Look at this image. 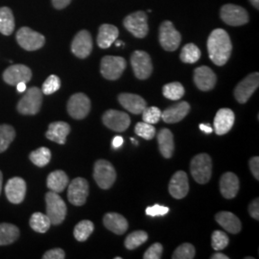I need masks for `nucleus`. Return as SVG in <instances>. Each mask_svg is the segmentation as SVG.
Instances as JSON below:
<instances>
[{
    "label": "nucleus",
    "mask_w": 259,
    "mask_h": 259,
    "mask_svg": "<svg viewBox=\"0 0 259 259\" xmlns=\"http://www.w3.org/2000/svg\"><path fill=\"white\" fill-rule=\"evenodd\" d=\"M207 51L213 64L226 65L231 57L232 45L229 34L223 29H215L207 39Z\"/></svg>",
    "instance_id": "nucleus-1"
},
{
    "label": "nucleus",
    "mask_w": 259,
    "mask_h": 259,
    "mask_svg": "<svg viewBox=\"0 0 259 259\" xmlns=\"http://www.w3.org/2000/svg\"><path fill=\"white\" fill-rule=\"evenodd\" d=\"M191 175L198 184L204 185L208 183L212 173V160L207 154H199L195 156L190 164Z\"/></svg>",
    "instance_id": "nucleus-2"
},
{
    "label": "nucleus",
    "mask_w": 259,
    "mask_h": 259,
    "mask_svg": "<svg viewBox=\"0 0 259 259\" xmlns=\"http://www.w3.org/2000/svg\"><path fill=\"white\" fill-rule=\"evenodd\" d=\"M47 215L52 225H60L64 222L67 212V207L60 195L49 191L46 195Z\"/></svg>",
    "instance_id": "nucleus-3"
},
{
    "label": "nucleus",
    "mask_w": 259,
    "mask_h": 259,
    "mask_svg": "<svg viewBox=\"0 0 259 259\" xmlns=\"http://www.w3.org/2000/svg\"><path fill=\"white\" fill-rule=\"evenodd\" d=\"M42 104V93L37 88L33 87L26 91L23 97L18 104V111L24 115H35L40 110Z\"/></svg>",
    "instance_id": "nucleus-4"
},
{
    "label": "nucleus",
    "mask_w": 259,
    "mask_h": 259,
    "mask_svg": "<svg viewBox=\"0 0 259 259\" xmlns=\"http://www.w3.org/2000/svg\"><path fill=\"white\" fill-rule=\"evenodd\" d=\"M93 177L100 188L109 189L115 182L116 172L111 162L105 159H99L94 164Z\"/></svg>",
    "instance_id": "nucleus-5"
},
{
    "label": "nucleus",
    "mask_w": 259,
    "mask_h": 259,
    "mask_svg": "<svg viewBox=\"0 0 259 259\" xmlns=\"http://www.w3.org/2000/svg\"><path fill=\"white\" fill-rule=\"evenodd\" d=\"M126 65V61L122 57L105 56L101 61L100 72L105 79L115 81L123 74Z\"/></svg>",
    "instance_id": "nucleus-6"
},
{
    "label": "nucleus",
    "mask_w": 259,
    "mask_h": 259,
    "mask_svg": "<svg viewBox=\"0 0 259 259\" xmlns=\"http://www.w3.org/2000/svg\"><path fill=\"white\" fill-rule=\"evenodd\" d=\"M19 47L27 51H36L46 44V37L29 27H21L16 35Z\"/></svg>",
    "instance_id": "nucleus-7"
},
{
    "label": "nucleus",
    "mask_w": 259,
    "mask_h": 259,
    "mask_svg": "<svg viewBox=\"0 0 259 259\" xmlns=\"http://www.w3.org/2000/svg\"><path fill=\"white\" fill-rule=\"evenodd\" d=\"M124 27L129 31L133 36L138 38H143L148 34V18L147 15L142 12H135L124 19Z\"/></svg>",
    "instance_id": "nucleus-8"
},
{
    "label": "nucleus",
    "mask_w": 259,
    "mask_h": 259,
    "mask_svg": "<svg viewBox=\"0 0 259 259\" xmlns=\"http://www.w3.org/2000/svg\"><path fill=\"white\" fill-rule=\"evenodd\" d=\"M159 42L166 51H175L181 44L182 36L171 21L165 20L161 23L158 32Z\"/></svg>",
    "instance_id": "nucleus-9"
},
{
    "label": "nucleus",
    "mask_w": 259,
    "mask_h": 259,
    "mask_svg": "<svg viewBox=\"0 0 259 259\" xmlns=\"http://www.w3.org/2000/svg\"><path fill=\"white\" fill-rule=\"evenodd\" d=\"M221 19L231 26H242L249 22V14L243 7L234 4H226L221 8Z\"/></svg>",
    "instance_id": "nucleus-10"
},
{
    "label": "nucleus",
    "mask_w": 259,
    "mask_h": 259,
    "mask_svg": "<svg viewBox=\"0 0 259 259\" xmlns=\"http://www.w3.org/2000/svg\"><path fill=\"white\" fill-rule=\"evenodd\" d=\"M131 64L136 77L139 80L148 79L153 72L151 57L144 51H135L131 57Z\"/></svg>",
    "instance_id": "nucleus-11"
},
{
    "label": "nucleus",
    "mask_w": 259,
    "mask_h": 259,
    "mask_svg": "<svg viewBox=\"0 0 259 259\" xmlns=\"http://www.w3.org/2000/svg\"><path fill=\"white\" fill-rule=\"evenodd\" d=\"M90 98L83 93H75L67 102V111L74 119H83L91 111Z\"/></svg>",
    "instance_id": "nucleus-12"
},
{
    "label": "nucleus",
    "mask_w": 259,
    "mask_h": 259,
    "mask_svg": "<svg viewBox=\"0 0 259 259\" xmlns=\"http://www.w3.org/2000/svg\"><path fill=\"white\" fill-rule=\"evenodd\" d=\"M259 85V74L257 72L247 76L238 83L234 90L235 99L239 103L248 102L250 96L257 90Z\"/></svg>",
    "instance_id": "nucleus-13"
},
{
    "label": "nucleus",
    "mask_w": 259,
    "mask_h": 259,
    "mask_svg": "<svg viewBox=\"0 0 259 259\" xmlns=\"http://www.w3.org/2000/svg\"><path fill=\"white\" fill-rule=\"evenodd\" d=\"M89 183L83 178H76L68 186V201L76 206H81L85 203L89 196Z\"/></svg>",
    "instance_id": "nucleus-14"
},
{
    "label": "nucleus",
    "mask_w": 259,
    "mask_h": 259,
    "mask_svg": "<svg viewBox=\"0 0 259 259\" xmlns=\"http://www.w3.org/2000/svg\"><path fill=\"white\" fill-rule=\"evenodd\" d=\"M103 123L114 132H124L129 128L131 118L125 112L116 110H109L102 116Z\"/></svg>",
    "instance_id": "nucleus-15"
},
{
    "label": "nucleus",
    "mask_w": 259,
    "mask_h": 259,
    "mask_svg": "<svg viewBox=\"0 0 259 259\" xmlns=\"http://www.w3.org/2000/svg\"><path fill=\"white\" fill-rule=\"evenodd\" d=\"M93 37L89 31L82 30L75 36L71 44V51L77 58L85 59L93 51Z\"/></svg>",
    "instance_id": "nucleus-16"
},
{
    "label": "nucleus",
    "mask_w": 259,
    "mask_h": 259,
    "mask_svg": "<svg viewBox=\"0 0 259 259\" xmlns=\"http://www.w3.org/2000/svg\"><path fill=\"white\" fill-rule=\"evenodd\" d=\"M31 79L32 71L24 65H11L3 72V80L11 85H17L19 83H27Z\"/></svg>",
    "instance_id": "nucleus-17"
},
{
    "label": "nucleus",
    "mask_w": 259,
    "mask_h": 259,
    "mask_svg": "<svg viewBox=\"0 0 259 259\" xmlns=\"http://www.w3.org/2000/svg\"><path fill=\"white\" fill-rule=\"evenodd\" d=\"M5 194L12 204H20L26 194V183L23 179L15 177L10 179L5 186Z\"/></svg>",
    "instance_id": "nucleus-18"
},
{
    "label": "nucleus",
    "mask_w": 259,
    "mask_h": 259,
    "mask_svg": "<svg viewBox=\"0 0 259 259\" xmlns=\"http://www.w3.org/2000/svg\"><path fill=\"white\" fill-rule=\"evenodd\" d=\"M217 82V77L208 66L197 67L194 71V83L203 92L211 91Z\"/></svg>",
    "instance_id": "nucleus-19"
},
{
    "label": "nucleus",
    "mask_w": 259,
    "mask_h": 259,
    "mask_svg": "<svg viewBox=\"0 0 259 259\" xmlns=\"http://www.w3.org/2000/svg\"><path fill=\"white\" fill-rule=\"evenodd\" d=\"M189 191L188 178L184 171H178L170 180L169 193L175 199H183Z\"/></svg>",
    "instance_id": "nucleus-20"
},
{
    "label": "nucleus",
    "mask_w": 259,
    "mask_h": 259,
    "mask_svg": "<svg viewBox=\"0 0 259 259\" xmlns=\"http://www.w3.org/2000/svg\"><path fill=\"white\" fill-rule=\"evenodd\" d=\"M234 112L231 109H220L214 118V130L218 136L228 134L234 124Z\"/></svg>",
    "instance_id": "nucleus-21"
},
{
    "label": "nucleus",
    "mask_w": 259,
    "mask_h": 259,
    "mask_svg": "<svg viewBox=\"0 0 259 259\" xmlns=\"http://www.w3.org/2000/svg\"><path fill=\"white\" fill-rule=\"evenodd\" d=\"M121 106L134 114H140L146 108V101L138 94L121 93L118 96Z\"/></svg>",
    "instance_id": "nucleus-22"
},
{
    "label": "nucleus",
    "mask_w": 259,
    "mask_h": 259,
    "mask_svg": "<svg viewBox=\"0 0 259 259\" xmlns=\"http://www.w3.org/2000/svg\"><path fill=\"white\" fill-rule=\"evenodd\" d=\"M190 111V105L185 101L179 102L167 108L165 111L161 112V118L165 123H178L183 120Z\"/></svg>",
    "instance_id": "nucleus-23"
},
{
    "label": "nucleus",
    "mask_w": 259,
    "mask_h": 259,
    "mask_svg": "<svg viewBox=\"0 0 259 259\" xmlns=\"http://www.w3.org/2000/svg\"><path fill=\"white\" fill-rule=\"evenodd\" d=\"M70 133V126L63 121H57L53 122L49 125V128L47 130V138L54 141L58 144L64 145L66 141V137Z\"/></svg>",
    "instance_id": "nucleus-24"
},
{
    "label": "nucleus",
    "mask_w": 259,
    "mask_h": 259,
    "mask_svg": "<svg viewBox=\"0 0 259 259\" xmlns=\"http://www.w3.org/2000/svg\"><path fill=\"white\" fill-rule=\"evenodd\" d=\"M103 222H104L105 227L109 231H111L115 234H118V235L125 233L129 228L128 221L125 219V217H123L121 214H118V213H107L104 216Z\"/></svg>",
    "instance_id": "nucleus-25"
},
{
    "label": "nucleus",
    "mask_w": 259,
    "mask_h": 259,
    "mask_svg": "<svg viewBox=\"0 0 259 259\" xmlns=\"http://www.w3.org/2000/svg\"><path fill=\"white\" fill-rule=\"evenodd\" d=\"M220 190L224 198H234L239 190V180L237 176L232 172L225 173L220 180Z\"/></svg>",
    "instance_id": "nucleus-26"
},
{
    "label": "nucleus",
    "mask_w": 259,
    "mask_h": 259,
    "mask_svg": "<svg viewBox=\"0 0 259 259\" xmlns=\"http://www.w3.org/2000/svg\"><path fill=\"white\" fill-rule=\"evenodd\" d=\"M119 36V30L111 24H103L99 28L97 36V45L102 49H107L117 39Z\"/></svg>",
    "instance_id": "nucleus-27"
},
{
    "label": "nucleus",
    "mask_w": 259,
    "mask_h": 259,
    "mask_svg": "<svg viewBox=\"0 0 259 259\" xmlns=\"http://www.w3.org/2000/svg\"><path fill=\"white\" fill-rule=\"evenodd\" d=\"M215 220L226 232L236 234L241 231V222L238 217L229 211H221L215 215Z\"/></svg>",
    "instance_id": "nucleus-28"
},
{
    "label": "nucleus",
    "mask_w": 259,
    "mask_h": 259,
    "mask_svg": "<svg viewBox=\"0 0 259 259\" xmlns=\"http://www.w3.org/2000/svg\"><path fill=\"white\" fill-rule=\"evenodd\" d=\"M157 142L160 154L165 157L170 158L173 156L175 143H174V137L170 130H160V132L157 134Z\"/></svg>",
    "instance_id": "nucleus-29"
},
{
    "label": "nucleus",
    "mask_w": 259,
    "mask_h": 259,
    "mask_svg": "<svg viewBox=\"0 0 259 259\" xmlns=\"http://www.w3.org/2000/svg\"><path fill=\"white\" fill-rule=\"evenodd\" d=\"M68 177L62 170H57L47 177V187L56 193H61L68 185Z\"/></svg>",
    "instance_id": "nucleus-30"
},
{
    "label": "nucleus",
    "mask_w": 259,
    "mask_h": 259,
    "mask_svg": "<svg viewBox=\"0 0 259 259\" xmlns=\"http://www.w3.org/2000/svg\"><path fill=\"white\" fill-rule=\"evenodd\" d=\"M19 230L13 224H0V246H7L19 239Z\"/></svg>",
    "instance_id": "nucleus-31"
},
{
    "label": "nucleus",
    "mask_w": 259,
    "mask_h": 259,
    "mask_svg": "<svg viewBox=\"0 0 259 259\" xmlns=\"http://www.w3.org/2000/svg\"><path fill=\"white\" fill-rule=\"evenodd\" d=\"M15 30V18L12 10L8 7L0 8V33L10 36Z\"/></svg>",
    "instance_id": "nucleus-32"
},
{
    "label": "nucleus",
    "mask_w": 259,
    "mask_h": 259,
    "mask_svg": "<svg viewBox=\"0 0 259 259\" xmlns=\"http://www.w3.org/2000/svg\"><path fill=\"white\" fill-rule=\"evenodd\" d=\"M30 227L38 233H46L52 225L48 216L41 212H35L30 218Z\"/></svg>",
    "instance_id": "nucleus-33"
},
{
    "label": "nucleus",
    "mask_w": 259,
    "mask_h": 259,
    "mask_svg": "<svg viewBox=\"0 0 259 259\" xmlns=\"http://www.w3.org/2000/svg\"><path fill=\"white\" fill-rule=\"evenodd\" d=\"M180 58L183 63L195 64L201 58V51L194 44H188L183 47Z\"/></svg>",
    "instance_id": "nucleus-34"
},
{
    "label": "nucleus",
    "mask_w": 259,
    "mask_h": 259,
    "mask_svg": "<svg viewBox=\"0 0 259 259\" xmlns=\"http://www.w3.org/2000/svg\"><path fill=\"white\" fill-rule=\"evenodd\" d=\"M185 93L184 85L179 82L167 83L162 89V93L164 97L172 101L180 100L185 95Z\"/></svg>",
    "instance_id": "nucleus-35"
},
{
    "label": "nucleus",
    "mask_w": 259,
    "mask_h": 259,
    "mask_svg": "<svg viewBox=\"0 0 259 259\" xmlns=\"http://www.w3.org/2000/svg\"><path fill=\"white\" fill-rule=\"evenodd\" d=\"M15 138L16 131L12 126L7 124L0 125V153H3L8 149Z\"/></svg>",
    "instance_id": "nucleus-36"
},
{
    "label": "nucleus",
    "mask_w": 259,
    "mask_h": 259,
    "mask_svg": "<svg viewBox=\"0 0 259 259\" xmlns=\"http://www.w3.org/2000/svg\"><path fill=\"white\" fill-rule=\"evenodd\" d=\"M30 160L38 167L47 166L51 159V152L47 147H40L30 154Z\"/></svg>",
    "instance_id": "nucleus-37"
},
{
    "label": "nucleus",
    "mask_w": 259,
    "mask_h": 259,
    "mask_svg": "<svg viewBox=\"0 0 259 259\" xmlns=\"http://www.w3.org/2000/svg\"><path fill=\"white\" fill-rule=\"evenodd\" d=\"M94 231V225L92 221L83 220L76 225L74 229V237L76 240L83 242L87 240Z\"/></svg>",
    "instance_id": "nucleus-38"
},
{
    "label": "nucleus",
    "mask_w": 259,
    "mask_h": 259,
    "mask_svg": "<svg viewBox=\"0 0 259 259\" xmlns=\"http://www.w3.org/2000/svg\"><path fill=\"white\" fill-rule=\"evenodd\" d=\"M148 240V234L143 231H136L130 233L125 240V247L128 250H135Z\"/></svg>",
    "instance_id": "nucleus-39"
},
{
    "label": "nucleus",
    "mask_w": 259,
    "mask_h": 259,
    "mask_svg": "<svg viewBox=\"0 0 259 259\" xmlns=\"http://www.w3.org/2000/svg\"><path fill=\"white\" fill-rule=\"evenodd\" d=\"M135 132L139 137L146 139V140H151V139H154V137L156 136L155 127L152 124H149L144 121L139 122L136 125Z\"/></svg>",
    "instance_id": "nucleus-40"
},
{
    "label": "nucleus",
    "mask_w": 259,
    "mask_h": 259,
    "mask_svg": "<svg viewBox=\"0 0 259 259\" xmlns=\"http://www.w3.org/2000/svg\"><path fill=\"white\" fill-rule=\"evenodd\" d=\"M194 257V246L189 243H185L179 246L172 255L173 259H193Z\"/></svg>",
    "instance_id": "nucleus-41"
},
{
    "label": "nucleus",
    "mask_w": 259,
    "mask_h": 259,
    "mask_svg": "<svg viewBox=\"0 0 259 259\" xmlns=\"http://www.w3.org/2000/svg\"><path fill=\"white\" fill-rule=\"evenodd\" d=\"M229 236L222 231H215L211 236V246L215 250H222L229 245Z\"/></svg>",
    "instance_id": "nucleus-42"
},
{
    "label": "nucleus",
    "mask_w": 259,
    "mask_h": 259,
    "mask_svg": "<svg viewBox=\"0 0 259 259\" xmlns=\"http://www.w3.org/2000/svg\"><path fill=\"white\" fill-rule=\"evenodd\" d=\"M60 88H61L60 78L56 75H50L42 84L41 93L46 95H50L59 91Z\"/></svg>",
    "instance_id": "nucleus-43"
},
{
    "label": "nucleus",
    "mask_w": 259,
    "mask_h": 259,
    "mask_svg": "<svg viewBox=\"0 0 259 259\" xmlns=\"http://www.w3.org/2000/svg\"><path fill=\"white\" fill-rule=\"evenodd\" d=\"M161 118V111L157 107H150L145 108L142 111V119L144 122L149 124H156Z\"/></svg>",
    "instance_id": "nucleus-44"
},
{
    "label": "nucleus",
    "mask_w": 259,
    "mask_h": 259,
    "mask_svg": "<svg viewBox=\"0 0 259 259\" xmlns=\"http://www.w3.org/2000/svg\"><path fill=\"white\" fill-rule=\"evenodd\" d=\"M163 247L160 243H155L153 244L148 250L145 251L143 258L144 259H159L161 258L162 255Z\"/></svg>",
    "instance_id": "nucleus-45"
},
{
    "label": "nucleus",
    "mask_w": 259,
    "mask_h": 259,
    "mask_svg": "<svg viewBox=\"0 0 259 259\" xmlns=\"http://www.w3.org/2000/svg\"><path fill=\"white\" fill-rule=\"evenodd\" d=\"M146 214L151 217H156V216H164L167 213L169 212V208L167 206H163L160 204H155L152 206H148L145 210Z\"/></svg>",
    "instance_id": "nucleus-46"
},
{
    "label": "nucleus",
    "mask_w": 259,
    "mask_h": 259,
    "mask_svg": "<svg viewBox=\"0 0 259 259\" xmlns=\"http://www.w3.org/2000/svg\"><path fill=\"white\" fill-rule=\"evenodd\" d=\"M44 259H64L65 258V253L62 249H53V250H48L47 251L44 256Z\"/></svg>",
    "instance_id": "nucleus-47"
},
{
    "label": "nucleus",
    "mask_w": 259,
    "mask_h": 259,
    "mask_svg": "<svg viewBox=\"0 0 259 259\" xmlns=\"http://www.w3.org/2000/svg\"><path fill=\"white\" fill-rule=\"evenodd\" d=\"M250 169L253 177L258 181L259 180V157H253L250 159Z\"/></svg>",
    "instance_id": "nucleus-48"
},
{
    "label": "nucleus",
    "mask_w": 259,
    "mask_h": 259,
    "mask_svg": "<svg viewBox=\"0 0 259 259\" xmlns=\"http://www.w3.org/2000/svg\"><path fill=\"white\" fill-rule=\"evenodd\" d=\"M249 212L250 216L255 219L256 221L259 220V200L255 199L254 201H252L249 205Z\"/></svg>",
    "instance_id": "nucleus-49"
},
{
    "label": "nucleus",
    "mask_w": 259,
    "mask_h": 259,
    "mask_svg": "<svg viewBox=\"0 0 259 259\" xmlns=\"http://www.w3.org/2000/svg\"><path fill=\"white\" fill-rule=\"evenodd\" d=\"M71 0H52V4L54 8L58 10L65 9L70 4Z\"/></svg>",
    "instance_id": "nucleus-50"
},
{
    "label": "nucleus",
    "mask_w": 259,
    "mask_h": 259,
    "mask_svg": "<svg viewBox=\"0 0 259 259\" xmlns=\"http://www.w3.org/2000/svg\"><path fill=\"white\" fill-rule=\"evenodd\" d=\"M123 143H124V139H123V138L117 136V137H115V138H113V139H112L111 145H112V148L118 149L120 148L121 146L123 145Z\"/></svg>",
    "instance_id": "nucleus-51"
},
{
    "label": "nucleus",
    "mask_w": 259,
    "mask_h": 259,
    "mask_svg": "<svg viewBox=\"0 0 259 259\" xmlns=\"http://www.w3.org/2000/svg\"><path fill=\"white\" fill-rule=\"evenodd\" d=\"M199 128L201 131H203L204 134H207V135H209V134H211L213 132V129L208 125V124H200L199 125Z\"/></svg>",
    "instance_id": "nucleus-52"
},
{
    "label": "nucleus",
    "mask_w": 259,
    "mask_h": 259,
    "mask_svg": "<svg viewBox=\"0 0 259 259\" xmlns=\"http://www.w3.org/2000/svg\"><path fill=\"white\" fill-rule=\"evenodd\" d=\"M211 259H229V256H227L226 254L221 253V252H216L214 253L212 256L210 257Z\"/></svg>",
    "instance_id": "nucleus-53"
},
{
    "label": "nucleus",
    "mask_w": 259,
    "mask_h": 259,
    "mask_svg": "<svg viewBox=\"0 0 259 259\" xmlns=\"http://www.w3.org/2000/svg\"><path fill=\"white\" fill-rule=\"evenodd\" d=\"M17 90H18L19 93H25V92H26V83H18V84H17Z\"/></svg>",
    "instance_id": "nucleus-54"
},
{
    "label": "nucleus",
    "mask_w": 259,
    "mask_h": 259,
    "mask_svg": "<svg viewBox=\"0 0 259 259\" xmlns=\"http://www.w3.org/2000/svg\"><path fill=\"white\" fill-rule=\"evenodd\" d=\"M251 5L255 8V9L258 10L259 7V0H250Z\"/></svg>",
    "instance_id": "nucleus-55"
},
{
    "label": "nucleus",
    "mask_w": 259,
    "mask_h": 259,
    "mask_svg": "<svg viewBox=\"0 0 259 259\" xmlns=\"http://www.w3.org/2000/svg\"><path fill=\"white\" fill-rule=\"evenodd\" d=\"M2 181H3V175H2V172L0 171V194H1V189H2Z\"/></svg>",
    "instance_id": "nucleus-56"
},
{
    "label": "nucleus",
    "mask_w": 259,
    "mask_h": 259,
    "mask_svg": "<svg viewBox=\"0 0 259 259\" xmlns=\"http://www.w3.org/2000/svg\"><path fill=\"white\" fill-rule=\"evenodd\" d=\"M123 45H124V44H123L122 41H120V40H117V41H115V46H116L117 47H121V46H123Z\"/></svg>",
    "instance_id": "nucleus-57"
},
{
    "label": "nucleus",
    "mask_w": 259,
    "mask_h": 259,
    "mask_svg": "<svg viewBox=\"0 0 259 259\" xmlns=\"http://www.w3.org/2000/svg\"><path fill=\"white\" fill-rule=\"evenodd\" d=\"M131 141H132V143H134V144H136V145H138V144H139V143H138V141H137L135 139H131Z\"/></svg>",
    "instance_id": "nucleus-58"
}]
</instances>
